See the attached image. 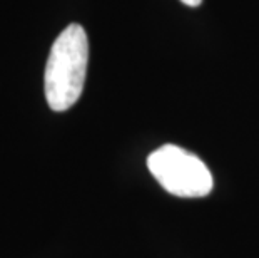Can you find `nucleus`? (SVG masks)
I'll return each instance as SVG.
<instances>
[{
  "instance_id": "f257e3e1",
  "label": "nucleus",
  "mask_w": 259,
  "mask_h": 258,
  "mask_svg": "<svg viewBox=\"0 0 259 258\" xmlns=\"http://www.w3.org/2000/svg\"><path fill=\"white\" fill-rule=\"evenodd\" d=\"M87 60L89 41L84 27L67 25L52 44L44 74L47 104L52 111H67L79 101L85 82Z\"/></svg>"
},
{
  "instance_id": "f03ea898",
  "label": "nucleus",
  "mask_w": 259,
  "mask_h": 258,
  "mask_svg": "<svg viewBox=\"0 0 259 258\" xmlns=\"http://www.w3.org/2000/svg\"><path fill=\"white\" fill-rule=\"evenodd\" d=\"M147 168L167 193L179 198H202L212 190L209 168L196 155L176 144H164L151 153Z\"/></svg>"
},
{
  "instance_id": "7ed1b4c3",
  "label": "nucleus",
  "mask_w": 259,
  "mask_h": 258,
  "mask_svg": "<svg viewBox=\"0 0 259 258\" xmlns=\"http://www.w3.org/2000/svg\"><path fill=\"white\" fill-rule=\"evenodd\" d=\"M181 2L189 5V7H197V5H201L202 0H181Z\"/></svg>"
}]
</instances>
